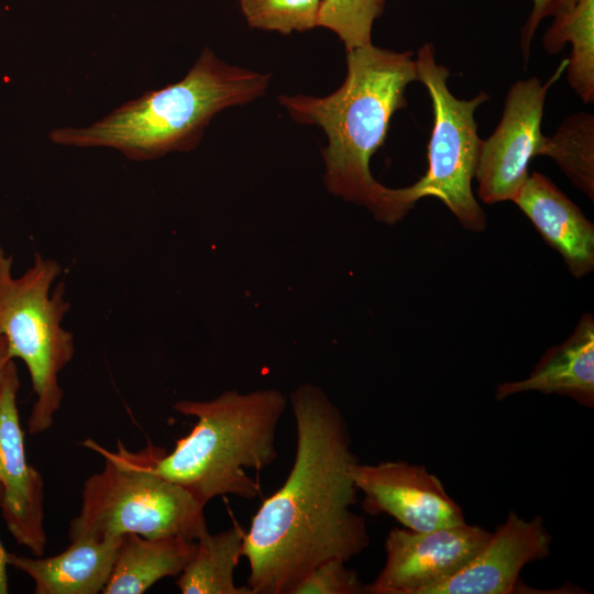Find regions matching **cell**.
I'll return each mask as SVG.
<instances>
[{
	"instance_id": "obj_1",
	"label": "cell",
	"mask_w": 594,
	"mask_h": 594,
	"mask_svg": "<svg viewBox=\"0 0 594 594\" xmlns=\"http://www.w3.org/2000/svg\"><path fill=\"white\" fill-rule=\"evenodd\" d=\"M296 452L284 484L261 505L245 531L253 594H292L317 565L348 562L370 546L364 518L352 510L358 461L340 409L317 385L290 395Z\"/></svg>"
},
{
	"instance_id": "obj_2",
	"label": "cell",
	"mask_w": 594,
	"mask_h": 594,
	"mask_svg": "<svg viewBox=\"0 0 594 594\" xmlns=\"http://www.w3.org/2000/svg\"><path fill=\"white\" fill-rule=\"evenodd\" d=\"M411 51L372 44L346 52V76L324 97L278 96L293 120L318 125L327 135L322 150L323 182L343 200L366 207L375 217L387 187L370 169L371 157L385 143L393 116L406 107V89L418 81Z\"/></svg>"
},
{
	"instance_id": "obj_3",
	"label": "cell",
	"mask_w": 594,
	"mask_h": 594,
	"mask_svg": "<svg viewBox=\"0 0 594 594\" xmlns=\"http://www.w3.org/2000/svg\"><path fill=\"white\" fill-rule=\"evenodd\" d=\"M271 75L227 64L205 48L186 76L144 92L87 128H59L50 139L62 145L105 146L147 161L197 147L216 114L265 94Z\"/></svg>"
},
{
	"instance_id": "obj_4",
	"label": "cell",
	"mask_w": 594,
	"mask_h": 594,
	"mask_svg": "<svg viewBox=\"0 0 594 594\" xmlns=\"http://www.w3.org/2000/svg\"><path fill=\"white\" fill-rule=\"evenodd\" d=\"M173 408L197 421L169 454L155 460L157 474L204 506L228 494L245 499L261 495L260 483L248 471H262L277 458L276 430L286 408L279 391H228L211 400H179Z\"/></svg>"
},
{
	"instance_id": "obj_5",
	"label": "cell",
	"mask_w": 594,
	"mask_h": 594,
	"mask_svg": "<svg viewBox=\"0 0 594 594\" xmlns=\"http://www.w3.org/2000/svg\"><path fill=\"white\" fill-rule=\"evenodd\" d=\"M82 444L102 454L105 466L84 483L80 512L69 525L70 541L128 534L197 541L208 532L205 506L183 486L154 471L155 460L166 452L164 448L148 446L135 453L120 440L116 451L94 440Z\"/></svg>"
},
{
	"instance_id": "obj_6",
	"label": "cell",
	"mask_w": 594,
	"mask_h": 594,
	"mask_svg": "<svg viewBox=\"0 0 594 594\" xmlns=\"http://www.w3.org/2000/svg\"><path fill=\"white\" fill-rule=\"evenodd\" d=\"M435 46L417 52L418 81L426 87L432 106L433 124L428 143V169L415 184L387 188L376 220L394 224L425 197L442 201L461 226L481 232L486 216L472 191L482 139L477 134L476 109L490 100L485 91L459 99L450 90L449 69L436 61Z\"/></svg>"
},
{
	"instance_id": "obj_7",
	"label": "cell",
	"mask_w": 594,
	"mask_h": 594,
	"mask_svg": "<svg viewBox=\"0 0 594 594\" xmlns=\"http://www.w3.org/2000/svg\"><path fill=\"white\" fill-rule=\"evenodd\" d=\"M12 256L0 246V337L11 359H21L29 371L36 400L28 418L32 435L48 430L61 408L63 391L58 377L75 354L72 332L62 327L69 310L65 286L53 283L62 272L58 262L38 253L21 277L12 276Z\"/></svg>"
},
{
	"instance_id": "obj_8",
	"label": "cell",
	"mask_w": 594,
	"mask_h": 594,
	"mask_svg": "<svg viewBox=\"0 0 594 594\" xmlns=\"http://www.w3.org/2000/svg\"><path fill=\"white\" fill-rule=\"evenodd\" d=\"M566 65L564 58L546 82L534 76L510 86L498 124L481 143L474 178L484 204L513 201L528 179L529 163L541 155L546 139L541 121L548 91Z\"/></svg>"
},
{
	"instance_id": "obj_9",
	"label": "cell",
	"mask_w": 594,
	"mask_h": 594,
	"mask_svg": "<svg viewBox=\"0 0 594 594\" xmlns=\"http://www.w3.org/2000/svg\"><path fill=\"white\" fill-rule=\"evenodd\" d=\"M491 537L468 522L431 531L393 528L385 539L386 559L367 594H427L460 572Z\"/></svg>"
},
{
	"instance_id": "obj_10",
	"label": "cell",
	"mask_w": 594,
	"mask_h": 594,
	"mask_svg": "<svg viewBox=\"0 0 594 594\" xmlns=\"http://www.w3.org/2000/svg\"><path fill=\"white\" fill-rule=\"evenodd\" d=\"M351 479L363 494L362 507L370 515L386 514L414 531H431L465 524L460 505L442 482L424 465L383 461L350 468Z\"/></svg>"
},
{
	"instance_id": "obj_11",
	"label": "cell",
	"mask_w": 594,
	"mask_h": 594,
	"mask_svg": "<svg viewBox=\"0 0 594 594\" xmlns=\"http://www.w3.org/2000/svg\"><path fill=\"white\" fill-rule=\"evenodd\" d=\"M18 369L10 360L0 382V509L14 540L34 556L44 553V482L26 460L16 396Z\"/></svg>"
},
{
	"instance_id": "obj_12",
	"label": "cell",
	"mask_w": 594,
	"mask_h": 594,
	"mask_svg": "<svg viewBox=\"0 0 594 594\" xmlns=\"http://www.w3.org/2000/svg\"><path fill=\"white\" fill-rule=\"evenodd\" d=\"M551 543L541 516L526 519L509 510L472 561L427 594H510L524 566L548 558Z\"/></svg>"
},
{
	"instance_id": "obj_13",
	"label": "cell",
	"mask_w": 594,
	"mask_h": 594,
	"mask_svg": "<svg viewBox=\"0 0 594 594\" xmlns=\"http://www.w3.org/2000/svg\"><path fill=\"white\" fill-rule=\"evenodd\" d=\"M513 202L561 254L574 277L581 278L593 271L594 224L547 176L529 174Z\"/></svg>"
},
{
	"instance_id": "obj_14",
	"label": "cell",
	"mask_w": 594,
	"mask_h": 594,
	"mask_svg": "<svg viewBox=\"0 0 594 594\" xmlns=\"http://www.w3.org/2000/svg\"><path fill=\"white\" fill-rule=\"evenodd\" d=\"M524 392L565 396L585 407L594 406V318L584 314L571 336L548 349L530 374L496 388L503 400Z\"/></svg>"
},
{
	"instance_id": "obj_15",
	"label": "cell",
	"mask_w": 594,
	"mask_h": 594,
	"mask_svg": "<svg viewBox=\"0 0 594 594\" xmlns=\"http://www.w3.org/2000/svg\"><path fill=\"white\" fill-rule=\"evenodd\" d=\"M122 538L77 539L47 558L7 552V563L34 581L35 594H97L109 581Z\"/></svg>"
},
{
	"instance_id": "obj_16",
	"label": "cell",
	"mask_w": 594,
	"mask_h": 594,
	"mask_svg": "<svg viewBox=\"0 0 594 594\" xmlns=\"http://www.w3.org/2000/svg\"><path fill=\"white\" fill-rule=\"evenodd\" d=\"M196 549L195 540L128 534L122 538L111 575L101 593H144L160 580L179 575Z\"/></svg>"
},
{
	"instance_id": "obj_17",
	"label": "cell",
	"mask_w": 594,
	"mask_h": 594,
	"mask_svg": "<svg viewBox=\"0 0 594 594\" xmlns=\"http://www.w3.org/2000/svg\"><path fill=\"white\" fill-rule=\"evenodd\" d=\"M245 531L238 525L218 532L205 534L197 549L179 574L176 584L183 594H253L248 586H238L234 571L243 552Z\"/></svg>"
},
{
	"instance_id": "obj_18",
	"label": "cell",
	"mask_w": 594,
	"mask_h": 594,
	"mask_svg": "<svg viewBox=\"0 0 594 594\" xmlns=\"http://www.w3.org/2000/svg\"><path fill=\"white\" fill-rule=\"evenodd\" d=\"M572 46L568 57L566 79L584 103L594 101V0H578L553 22L542 36L548 54L559 53L565 44Z\"/></svg>"
},
{
	"instance_id": "obj_19",
	"label": "cell",
	"mask_w": 594,
	"mask_h": 594,
	"mask_svg": "<svg viewBox=\"0 0 594 594\" xmlns=\"http://www.w3.org/2000/svg\"><path fill=\"white\" fill-rule=\"evenodd\" d=\"M542 156L551 157L570 182L594 200V117L575 112L551 136H546Z\"/></svg>"
},
{
	"instance_id": "obj_20",
	"label": "cell",
	"mask_w": 594,
	"mask_h": 594,
	"mask_svg": "<svg viewBox=\"0 0 594 594\" xmlns=\"http://www.w3.org/2000/svg\"><path fill=\"white\" fill-rule=\"evenodd\" d=\"M385 0H322L317 26L334 32L345 51L372 44L374 21L383 13Z\"/></svg>"
},
{
	"instance_id": "obj_21",
	"label": "cell",
	"mask_w": 594,
	"mask_h": 594,
	"mask_svg": "<svg viewBox=\"0 0 594 594\" xmlns=\"http://www.w3.org/2000/svg\"><path fill=\"white\" fill-rule=\"evenodd\" d=\"M322 0H240L249 26L284 35L317 28Z\"/></svg>"
},
{
	"instance_id": "obj_22",
	"label": "cell",
	"mask_w": 594,
	"mask_h": 594,
	"mask_svg": "<svg viewBox=\"0 0 594 594\" xmlns=\"http://www.w3.org/2000/svg\"><path fill=\"white\" fill-rule=\"evenodd\" d=\"M358 573L340 559L327 560L312 569L292 594H363Z\"/></svg>"
},
{
	"instance_id": "obj_23",
	"label": "cell",
	"mask_w": 594,
	"mask_h": 594,
	"mask_svg": "<svg viewBox=\"0 0 594 594\" xmlns=\"http://www.w3.org/2000/svg\"><path fill=\"white\" fill-rule=\"evenodd\" d=\"M578 0H532L531 12L521 28L520 51L525 63L530 56V45L539 24L544 18H556L571 9Z\"/></svg>"
},
{
	"instance_id": "obj_24",
	"label": "cell",
	"mask_w": 594,
	"mask_h": 594,
	"mask_svg": "<svg viewBox=\"0 0 594 594\" xmlns=\"http://www.w3.org/2000/svg\"><path fill=\"white\" fill-rule=\"evenodd\" d=\"M1 496H2V488L0 485V503H1ZM7 551L0 540V594H7L8 593V575H7Z\"/></svg>"
},
{
	"instance_id": "obj_25",
	"label": "cell",
	"mask_w": 594,
	"mask_h": 594,
	"mask_svg": "<svg viewBox=\"0 0 594 594\" xmlns=\"http://www.w3.org/2000/svg\"><path fill=\"white\" fill-rule=\"evenodd\" d=\"M10 360L12 359L9 353L8 342L3 337H0V382Z\"/></svg>"
}]
</instances>
